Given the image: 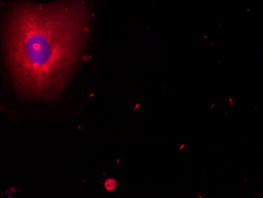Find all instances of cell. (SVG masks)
<instances>
[{
  "label": "cell",
  "instance_id": "1",
  "mask_svg": "<svg viewBox=\"0 0 263 198\" xmlns=\"http://www.w3.org/2000/svg\"><path fill=\"white\" fill-rule=\"evenodd\" d=\"M88 24L83 0L23 3L14 7L5 40L7 63L17 89L40 98L59 96L79 60Z\"/></svg>",
  "mask_w": 263,
  "mask_h": 198
}]
</instances>
